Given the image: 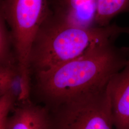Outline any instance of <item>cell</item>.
Returning <instances> with one entry per match:
<instances>
[{"mask_svg": "<svg viewBox=\"0 0 129 129\" xmlns=\"http://www.w3.org/2000/svg\"><path fill=\"white\" fill-rule=\"evenodd\" d=\"M15 100L11 92H7L0 98V129H6L7 121Z\"/></svg>", "mask_w": 129, "mask_h": 129, "instance_id": "11", "label": "cell"}, {"mask_svg": "<svg viewBox=\"0 0 129 129\" xmlns=\"http://www.w3.org/2000/svg\"><path fill=\"white\" fill-rule=\"evenodd\" d=\"M116 39L101 42L74 60L37 73L39 89L57 104L106 87L111 78L129 63V45L117 46Z\"/></svg>", "mask_w": 129, "mask_h": 129, "instance_id": "1", "label": "cell"}, {"mask_svg": "<svg viewBox=\"0 0 129 129\" xmlns=\"http://www.w3.org/2000/svg\"><path fill=\"white\" fill-rule=\"evenodd\" d=\"M97 0H48L51 13L74 26H95Z\"/></svg>", "mask_w": 129, "mask_h": 129, "instance_id": "6", "label": "cell"}, {"mask_svg": "<svg viewBox=\"0 0 129 129\" xmlns=\"http://www.w3.org/2000/svg\"><path fill=\"white\" fill-rule=\"evenodd\" d=\"M50 118L46 110L30 101L19 103L9 115L6 129H50Z\"/></svg>", "mask_w": 129, "mask_h": 129, "instance_id": "7", "label": "cell"}, {"mask_svg": "<svg viewBox=\"0 0 129 129\" xmlns=\"http://www.w3.org/2000/svg\"><path fill=\"white\" fill-rule=\"evenodd\" d=\"M16 73V64L0 67V98L10 91Z\"/></svg>", "mask_w": 129, "mask_h": 129, "instance_id": "10", "label": "cell"}, {"mask_svg": "<svg viewBox=\"0 0 129 129\" xmlns=\"http://www.w3.org/2000/svg\"><path fill=\"white\" fill-rule=\"evenodd\" d=\"M106 87L69 98L58 108L50 129H114Z\"/></svg>", "mask_w": 129, "mask_h": 129, "instance_id": "4", "label": "cell"}, {"mask_svg": "<svg viewBox=\"0 0 129 129\" xmlns=\"http://www.w3.org/2000/svg\"><path fill=\"white\" fill-rule=\"evenodd\" d=\"M129 13V0H97L95 25L105 26L117 15Z\"/></svg>", "mask_w": 129, "mask_h": 129, "instance_id": "8", "label": "cell"}, {"mask_svg": "<svg viewBox=\"0 0 129 129\" xmlns=\"http://www.w3.org/2000/svg\"><path fill=\"white\" fill-rule=\"evenodd\" d=\"M129 36V26L116 24L81 27L57 17L51 12L42 23L31 49L30 67L36 73L74 60L102 41Z\"/></svg>", "mask_w": 129, "mask_h": 129, "instance_id": "2", "label": "cell"}, {"mask_svg": "<svg viewBox=\"0 0 129 129\" xmlns=\"http://www.w3.org/2000/svg\"><path fill=\"white\" fill-rule=\"evenodd\" d=\"M114 129H129V63L107 84Z\"/></svg>", "mask_w": 129, "mask_h": 129, "instance_id": "5", "label": "cell"}, {"mask_svg": "<svg viewBox=\"0 0 129 129\" xmlns=\"http://www.w3.org/2000/svg\"><path fill=\"white\" fill-rule=\"evenodd\" d=\"M16 64L9 29L0 5V67Z\"/></svg>", "mask_w": 129, "mask_h": 129, "instance_id": "9", "label": "cell"}, {"mask_svg": "<svg viewBox=\"0 0 129 129\" xmlns=\"http://www.w3.org/2000/svg\"><path fill=\"white\" fill-rule=\"evenodd\" d=\"M9 29L19 73L31 74L30 56L33 43L50 13L48 0H0Z\"/></svg>", "mask_w": 129, "mask_h": 129, "instance_id": "3", "label": "cell"}]
</instances>
